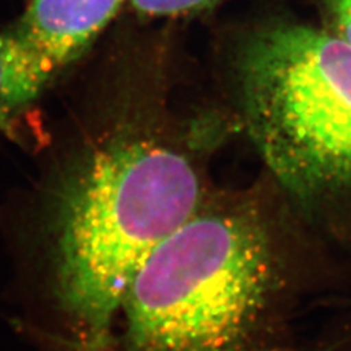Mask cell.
I'll use <instances>...</instances> for the list:
<instances>
[{
    "instance_id": "4",
    "label": "cell",
    "mask_w": 351,
    "mask_h": 351,
    "mask_svg": "<svg viewBox=\"0 0 351 351\" xmlns=\"http://www.w3.org/2000/svg\"><path fill=\"white\" fill-rule=\"evenodd\" d=\"M126 0H29L8 31L49 84L75 62L119 14Z\"/></svg>"
},
{
    "instance_id": "1",
    "label": "cell",
    "mask_w": 351,
    "mask_h": 351,
    "mask_svg": "<svg viewBox=\"0 0 351 351\" xmlns=\"http://www.w3.org/2000/svg\"><path fill=\"white\" fill-rule=\"evenodd\" d=\"M304 241L289 206L206 195L138 271L98 351H291Z\"/></svg>"
},
{
    "instance_id": "5",
    "label": "cell",
    "mask_w": 351,
    "mask_h": 351,
    "mask_svg": "<svg viewBox=\"0 0 351 351\" xmlns=\"http://www.w3.org/2000/svg\"><path fill=\"white\" fill-rule=\"evenodd\" d=\"M47 84L27 54L6 32H0V132L18 134V125Z\"/></svg>"
},
{
    "instance_id": "2",
    "label": "cell",
    "mask_w": 351,
    "mask_h": 351,
    "mask_svg": "<svg viewBox=\"0 0 351 351\" xmlns=\"http://www.w3.org/2000/svg\"><path fill=\"white\" fill-rule=\"evenodd\" d=\"M206 195L191 154L139 116L114 120L75 154L51 186L40 233L64 351H98L138 271Z\"/></svg>"
},
{
    "instance_id": "7",
    "label": "cell",
    "mask_w": 351,
    "mask_h": 351,
    "mask_svg": "<svg viewBox=\"0 0 351 351\" xmlns=\"http://www.w3.org/2000/svg\"><path fill=\"white\" fill-rule=\"evenodd\" d=\"M324 28L351 46V0H326Z\"/></svg>"
},
{
    "instance_id": "6",
    "label": "cell",
    "mask_w": 351,
    "mask_h": 351,
    "mask_svg": "<svg viewBox=\"0 0 351 351\" xmlns=\"http://www.w3.org/2000/svg\"><path fill=\"white\" fill-rule=\"evenodd\" d=\"M223 0H129L132 9L141 16L170 18L183 16L210 9Z\"/></svg>"
},
{
    "instance_id": "3",
    "label": "cell",
    "mask_w": 351,
    "mask_h": 351,
    "mask_svg": "<svg viewBox=\"0 0 351 351\" xmlns=\"http://www.w3.org/2000/svg\"><path fill=\"white\" fill-rule=\"evenodd\" d=\"M246 134L304 233L351 259V46L293 22L239 50Z\"/></svg>"
}]
</instances>
